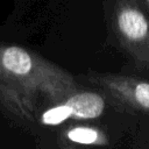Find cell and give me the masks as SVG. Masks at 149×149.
<instances>
[{
    "label": "cell",
    "mask_w": 149,
    "mask_h": 149,
    "mask_svg": "<svg viewBox=\"0 0 149 149\" xmlns=\"http://www.w3.org/2000/svg\"><path fill=\"white\" fill-rule=\"evenodd\" d=\"M78 85L74 77L40 54L0 43V107L22 121H34Z\"/></svg>",
    "instance_id": "1"
},
{
    "label": "cell",
    "mask_w": 149,
    "mask_h": 149,
    "mask_svg": "<svg viewBox=\"0 0 149 149\" xmlns=\"http://www.w3.org/2000/svg\"><path fill=\"white\" fill-rule=\"evenodd\" d=\"M111 35L132 66L149 73V12L140 0H108Z\"/></svg>",
    "instance_id": "2"
},
{
    "label": "cell",
    "mask_w": 149,
    "mask_h": 149,
    "mask_svg": "<svg viewBox=\"0 0 149 149\" xmlns=\"http://www.w3.org/2000/svg\"><path fill=\"white\" fill-rule=\"evenodd\" d=\"M86 78L118 109L149 116V73L129 74L90 70Z\"/></svg>",
    "instance_id": "3"
},
{
    "label": "cell",
    "mask_w": 149,
    "mask_h": 149,
    "mask_svg": "<svg viewBox=\"0 0 149 149\" xmlns=\"http://www.w3.org/2000/svg\"><path fill=\"white\" fill-rule=\"evenodd\" d=\"M105 108L106 97L104 94L88 90H77L61 102L45 108L40 114L38 120L45 126H57L68 120H92L102 115Z\"/></svg>",
    "instance_id": "4"
},
{
    "label": "cell",
    "mask_w": 149,
    "mask_h": 149,
    "mask_svg": "<svg viewBox=\"0 0 149 149\" xmlns=\"http://www.w3.org/2000/svg\"><path fill=\"white\" fill-rule=\"evenodd\" d=\"M62 147L79 146H107L109 140L105 132L92 126H71L61 133L58 137Z\"/></svg>",
    "instance_id": "5"
},
{
    "label": "cell",
    "mask_w": 149,
    "mask_h": 149,
    "mask_svg": "<svg viewBox=\"0 0 149 149\" xmlns=\"http://www.w3.org/2000/svg\"><path fill=\"white\" fill-rule=\"evenodd\" d=\"M140 2H141V3L144 6V8L149 12V0H140Z\"/></svg>",
    "instance_id": "6"
}]
</instances>
